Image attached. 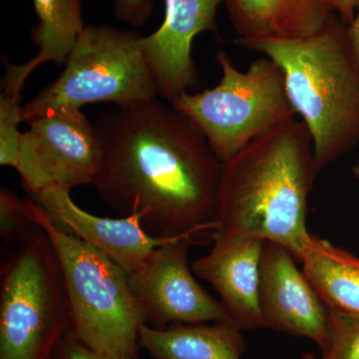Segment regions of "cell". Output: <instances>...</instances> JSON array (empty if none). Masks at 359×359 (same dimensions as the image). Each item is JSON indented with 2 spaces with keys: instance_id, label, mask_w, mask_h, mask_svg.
I'll use <instances>...</instances> for the list:
<instances>
[{
  "instance_id": "cell-1",
  "label": "cell",
  "mask_w": 359,
  "mask_h": 359,
  "mask_svg": "<svg viewBox=\"0 0 359 359\" xmlns=\"http://www.w3.org/2000/svg\"><path fill=\"white\" fill-rule=\"evenodd\" d=\"M100 149L92 185L121 217L150 235L212 242L222 162L186 116L154 99L115 106L93 121Z\"/></svg>"
},
{
  "instance_id": "cell-2",
  "label": "cell",
  "mask_w": 359,
  "mask_h": 359,
  "mask_svg": "<svg viewBox=\"0 0 359 359\" xmlns=\"http://www.w3.org/2000/svg\"><path fill=\"white\" fill-rule=\"evenodd\" d=\"M306 124L292 120L255 139L222 163L215 236H249L285 247L299 262L316 174Z\"/></svg>"
},
{
  "instance_id": "cell-3",
  "label": "cell",
  "mask_w": 359,
  "mask_h": 359,
  "mask_svg": "<svg viewBox=\"0 0 359 359\" xmlns=\"http://www.w3.org/2000/svg\"><path fill=\"white\" fill-rule=\"evenodd\" d=\"M273 59L311 136L318 172L359 144V52L351 25L332 14L320 32L302 39H238Z\"/></svg>"
},
{
  "instance_id": "cell-4",
  "label": "cell",
  "mask_w": 359,
  "mask_h": 359,
  "mask_svg": "<svg viewBox=\"0 0 359 359\" xmlns=\"http://www.w3.org/2000/svg\"><path fill=\"white\" fill-rule=\"evenodd\" d=\"M32 210L35 224L48 236L62 269L70 302L71 332L98 353L137 359L139 332L145 323L128 273L59 228L33 199Z\"/></svg>"
},
{
  "instance_id": "cell-5",
  "label": "cell",
  "mask_w": 359,
  "mask_h": 359,
  "mask_svg": "<svg viewBox=\"0 0 359 359\" xmlns=\"http://www.w3.org/2000/svg\"><path fill=\"white\" fill-rule=\"evenodd\" d=\"M11 245L0 271V359H50L72 328L62 269L39 226Z\"/></svg>"
},
{
  "instance_id": "cell-6",
  "label": "cell",
  "mask_w": 359,
  "mask_h": 359,
  "mask_svg": "<svg viewBox=\"0 0 359 359\" xmlns=\"http://www.w3.org/2000/svg\"><path fill=\"white\" fill-rule=\"evenodd\" d=\"M223 76L212 89L181 94L172 101L209 143L222 163L255 139L295 120L285 74L273 59L252 61L242 72L223 50L216 55Z\"/></svg>"
},
{
  "instance_id": "cell-7",
  "label": "cell",
  "mask_w": 359,
  "mask_h": 359,
  "mask_svg": "<svg viewBox=\"0 0 359 359\" xmlns=\"http://www.w3.org/2000/svg\"><path fill=\"white\" fill-rule=\"evenodd\" d=\"M142 35L109 25L85 26L60 76L22 105L21 122L94 103L138 105L158 98Z\"/></svg>"
},
{
  "instance_id": "cell-8",
  "label": "cell",
  "mask_w": 359,
  "mask_h": 359,
  "mask_svg": "<svg viewBox=\"0 0 359 359\" xmlns=\"http://www.w3.org/2000/svg\"><path fill=\"white\" fill-rule=\"evenodd\" d=\"M21 135L16 171L30 195L49 188L92 185L100 149L93 122L81 109L51 111Z\"/></svg>"
},
{
  "instance_id": "cell-9",
  "label": "cell",
  "mask_w": 359,
  "mask_h": 359,
  "mask_svg": "<svg viewBox=\"0 0 359 359\" xmlns=\"http://www.w3.org/2000/svg\"><path fill=\"white\" fill-rule=\"evenodd\" d=\"M192 243L176 238L153 252L140 268L129 273L135 299L151 327L177 323L230 321L221 302L208 294L189 264Z\"/></svg>"
},
{
  "instance_id": "cell-10",
  "label": "cell",
  "mask_w": 359,
  "mask_h": 359,
  "mask_svg": "<svg viewBox=\"0 0 359 359\" xmlns=\"http://www.w3.org/2000/svg\"><path fill=\"white\" fill-rule=\"evenodd\" d=\"M259 308L266 328L311 339L321 354L330 344V314L313 285L283 245L264 241Z\"/></svg>"
},
{
  "instance_id": "cell-11",
  "label": "cell",
  "mask_w": 359,
  "mask_h": 359,
  "mask_svg": "<svg viewBox=\"0 0 359 359\" xmlns=\"http://www.w3.org/2000/svg\"><path fill=\"white\" fill-rule=\"evenodd\" d=\"M223 1L165 0L162 25L141 39L158 97L171 103L188 90L199 89V73L192 58L193 40L202 32H217V11Z\"/></svg>"
},
{
  "instance_id": "cell-12",
  "label": "cell",
  "mask_w": 359,
  "mask_h": 359,
  "mask_svg": "<svg viewBox=\"0 0 359 359\" xmlns=\"http://www.w3.org/2000/svg\"><path fill=\"white\" fill-rule=\"evenodd\" d=\"M30 196L59 228L98 250L128 275L157 248L176 240L150 235L137 214L116 219L90 214L78 207L65 189L49 188Z\"/></svg>"
},
{
  "instance_id": "cell-13",
  "label": "cell",
  "mask_w": 359,
  "mask_h": 359,
  "mask_svg": "<svg viewBox=\"0 0 359 359\" xmlns=\"http://www.w3.org/2000/svg\"><path fill=\"white\" fill-rule=\"evenodd\" d=\"M264 245L249 236H215L210 252L191 266L216 290L231 323L242 332L266 328L259 301Z\"/></svg>"
},
{
  "instance_id": "cell-14",
  "label": "cell",
  "mask_w": 359,
  "mask_h": 359,
  "mask_svg": "<svg viewBox=\"0 0 359 359\" xmlns=\"http://www.w3.org/2000/svg\"><path fill=\"white\" fill-rule=\"evenodd\" d=\"M241 39H295L320 32L335 13L332 0H224Z\"/></svg>"
},
{
  "instance_id": "cell-15",
  "label": "cell",
  "mask_w": 359,
  "mask_h": 359,
  "mask_svg": "<svg viewBox=\"0 0 359 359\" xmlns=\"http://www.w3.org/2000/svg\"><path fill=\"white\" fill-rule=\"evenodd\" d=\"M33 4L39 25L32 28L30 35L39 52L25 65H11L6 60L2 86L6 95L21 96L26 79L40 65L48 61L65 65L85 28L81 0H33Z\"/></svg>"
},
{
  "instance_id": "cell-16",
  "label": "cell",
  "mask_w": 359,
  "mask_h": 359,
  "mask_svg": "<svg viewBox=\"0 0 359 359\" xmlns=\"http://www.w3.org/2000/svg\"><path fill=\"white\" fill-rule=\"evenodd\" d=\"M139 346L154 359H243L245 353L242 330L230 321L163 328L144 325Z\"/></svg>"
},
{
  "instance_id": "cell-17",
  "label": "cell",
  "mask_w": 359,
  "mask_h": 359,
  "mask_svg": "<svg viewBox=\"0 0 359 359\" xmlns=\"http://www.w3.org/2000/svg\"><path fill=\"white\" fill-rule=\"evenodd\" d=\"M299 263L328 308L359 314V257L313 235Z\"/></svg>"
},
{
  "instance_id": "cell-18",
  "label": "cell",
  "mask_w": 359,
  "mask_h": 359,
  "mask_svg": "<svg viewBox=\"0 0 359 359\" xmlns=\"http://www.w3.org/2000/svg\"><path fill=\"white\" fill-rule=\"evenodd\" d=\"M33 219L32 199H20L13 191L0 190V235L4 242L14 245L36 228Z\"/></svg>"
},
{
  "instance_id": "cell-19",
  "label": "cell",
  "mask_w": 359,
  "mask_h": 359,
  "mask_svg": "<svg viewBox=\"0 0 359 359\" xmlns=\"http://www.w3.org/2000/svg\"><path fill=\"white\" fill-rule=\"evenodd\" d=\"M330 344L320 358L313 359H359V314L330 309Z\"/></svg>"
},
{
  "instance_id": "cell-20",
  "label": "cell",
  "mask_w": 359,
  "mask_h": 359,
  "mask_svg": "<svg viewBox=\"0 0 359 359\" xmlns=\"http://www.w3.org/2000/svg\"><path fill=\"white\" fill-rule=\"evenodd\" d=\"M21 97L0 96V164L16 169L21 135Z\"/></svg>"
},
{
  "instance_id": "cell-21",
  "label": "cell",
  "mask_w": 359,
  "mask_h": 359,
  "mask_svg": "<svg viewBox=\"0 0 359 359\" xmlns=\"http://www.w3.org/2000/svg\"><path fill=\"white\" fill-rule=\"evenodd\" d=\"M115 18L127 25L139 27L150 18L152 0H113Z\"/></svg>"
},
{
  "instance_id": "cell-22",
  "label": "cell",
  "mask_w": 359,
  "mask_h": 359,
  "mask_svg": "<svg viewBox=\"0 0 359 359\" xmlns=\"http://www.w3.org/2000/svg\"><path fill=\"white\" fill-rule=\"evenodd\" d=\"M50 359H132L98 353L69 332L56 347Z\"/></svg>"
},
{
  "instance_id": "cell-23",
  "label": "cell",
  "mask_w": 359,
  "mask_h": 359,
  "mask_svg": "<svg viewBox=\"0 0 359 359\" xmlns=\"http://www.w3.org/2000/svg\"><path fill=\"white\" fill-rule=\"evenodd\" d=\"M335 13L347 25H353L359 8V0H332Z\"/></svg>"
},
{
  "instance_id": "cell-24",
  "label": "cell",
  "mask_w": 359,
  "mask_h": 359,
  "mask_svg": "<svg viewBox=\"0 0 359 359\" xmlns=\"http://www.w3.org/2000/svg\"><path fill=\"white\" fill-rule=\"evenodd\" d=\"M351 33H353L354 42H355L356 46H358L359 51V8L358 14H356L355 20H354L353 25H351Z\"/></svg>"
},
{
  "instance_id": "cell-25",
  "label": "cell",
  "mask_w": 359,
  "mask_h": 359,
  "mask_svg": "<svg viewBox=\"0 0 359 359\" xmlns=\"http://www.w3.org/2000/svg\"><path fill=\"white\" fill-rule=\"evenodd\" d=\"M351 171H353L354 178L359 180V159L356 161L355 164L353 165Z\"/></svg>"
},
{
  "instance_id": "cell-26",
  "label": "cell",
  "mask_w": 359,
  "mask_h": 359,
  "mask_svg": "<svg viewBox=\"0 0 359 359\" xmlns=\"http://www.w3.org/2000/svg\"><path fill=\"white\" fill-rule=\"evenodd\" d=\"M302 359H313V353H304V355H302Z\"/></svg>"
}]
</instances>
